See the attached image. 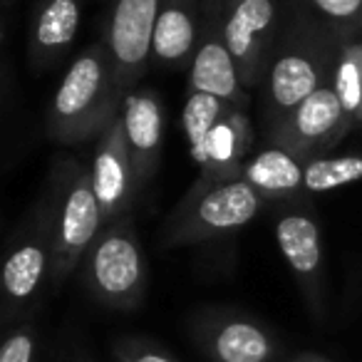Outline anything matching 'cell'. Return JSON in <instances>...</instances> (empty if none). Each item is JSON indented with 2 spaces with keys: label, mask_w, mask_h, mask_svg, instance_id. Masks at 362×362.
Wrapping results in <instances>:
<instances>
[{
  "label": "cell",
  "mask_w": 362,
  "mask_h": 362,
  "mask_svg": "<svg viewBox=\"0 0 362 362\" xmlns=\"http://www.w3.org/2000/svg\"><path fill=\"white\" fill-rule=\"evenodd\" d=\"M345 42L317 21L303 3L278 33L271 65L263 80V119L266 134L286 122L308 97L332 80Z\"/></svg>",
  "instance_id": "obj_1"
},
{
  "label": "cell",
  "mask_w": 362,
  "mask_h": 362,
  "mask_svg": "<svg viewBox=\"0 0 362 362\" xmlns=\"http://www.w3.org/2000/svg\"><path fill=\"white\" fill-rule=\"evenodd\" d=\"M124 90L112 67L107 42H92L70 62L52 95L45 129L57 144H80L100 136L119 115Z\"/></svg>",
  "instance_id": "obj_2"
},
{
  "label": "cell",
  "mask_w": 362,
  "mask_h": 362,
  "mask_svg": "<svg viewBox=\"0 0 362 362\" xmlns=\"http://www.w3.org/2000/svg\"><path fill=\"white\" fill-rule=\"evenodd\" d=\"M45 197L52 211V276L50 291L57 293L82 266L87 251L105 228L102 206L92 187V171L77 156L52 161Z\"/></svg>",
  "instance_id": "obj_3"
},
{
  "label": "cell",
  "mask_w": 362,
  "mask_h": 362,
  "mask_svg": "<svg viewBox=\"0 0 362 362\" xmlns=\"http://www.w3.org/2000/svg\"><path fill=\"white\" fill-rule=\"evenodd\" d=\"M263 199L243 179L209 181L197 176L161 231L166 248L197 246L241 231L261 214Z\"/></svg>",
  "instance_id": "obj_4"
},
{
  "label": "cell",
  "mask_w": 362,
  "mask_h": 362,
  "mask_svg": "<svg viewBox=\"0 0 362 362\" xmlns=\"http://www.w3.org/2000/svg\"><path fill=\"white\" fill-rule=\"evenodd\" d=\"M82 286L102 308L119 313L139 310L149 291L144 246L129 216L102 228L80 266Z\"/></svg>",
  "instance_id": "obj_5"
},
{
  "label": "cell",
  "mask_w": 362,
  "mask_h": 362,
  "mask_svg": "<svg viewBox=\"0 0 362 362\" xmlns=\"http://www.w3.org/2000/svg\"><path fill=\"white\" fill-rule=\"evenodd\" d=\"M52 211L42 194L40 202L28 211L8 243L3 263V317L6 322H21L23 315L37 305L42 288L50 286L52 276Z\"/></svg>",
  "instance_id": "obj_6"
},
{
  "label": "cell",
  "mask_w": 362,
  "mask_h": 362,
  "mask_svg": "<svg viewBox=\"0 0 362 362\" xmlns=\"http://www.w3.org/2000/svg\"><path fill=\"white\" fill-rule=\"evenodd\" d=\"M187 330L209 362H276L283 352L276 332L238 308H199Z\"/></svg>",
  "instance_id": "obj_7"
},
{
  "label": "cell",
  "mask_w": 362,
  "mask_h": 362,
  "mask_svg": "<svg viewBox=\"0 0 362 362\" xmlns=\"http://www.w3.org/2000/svg\"><path fill=\"white\" fill-rule=\"evenodd\" d=\"M273 231L310 315L315 320H325V251H322V231L315 214L300 204H286L276 216Z\"/></svg>",
  "instance_id": "obj_8"
},
{
  "label": "cell",
  "mask_w": 362,
  "mask_h": 362,
  "mask_svg": "<svg viewBox=\"0 0 362 362\" xmlns=\"http://www.w3.org/2000/svg\"><path fill=\"white\" fill-rule=\"evenodd\" d=\"M278 0H226L223 37L248 92L263 87L278 40Z\"/></svg>",
  "instance_id": "obj_9"
},
{
  "label": "cell",
  "mask_w": 362,
  "mask_h": 362,
  "mask_svg": "<svg viewBox=\"0 0 362 362\" xmlns=\"http://www.w3.org/2000/svg\"><path fill=\"white\" fill-rule=\"evenodd\" d=\"M223 8L226 0H204L202 28H199L197 52L189 65L187 92H206L238 110H246L251 105V92L243 87L238 67L223 37Z\"/></svg>",
  "instance_id": "obj_10"
},
{
  "label": "cell",
  "mask_w": 362,
  "mask_h": 362,
  "mask_svg": "<svg viewBox=\"0 0 362 362\" xmlns=\"http://www.w3.org/2000/svg\"><path fill=\"white\" fill-rule=\"evenodd\" d=\"M161 0H115L105 25V42L112 57V67L124 95L144 77L151 62L156 23Z\"/></svg>",
  "instance_id": "obj_11"
},
{
  "label": "cell",
  "mask_w": 362,
  "mask_h": 362,
  "mask_svg": "<svg viewBox=\"0 0 362 362\" xmlns=\"http://www.w3.org/2000/svg\"><path fill=\"white\" fill-rule=\"evenodd\" d=\"M350 129L352 124L345 115L342 100L327 82L313 92L296 112H291L281 127L266 134V139L271 144L286 146L303 159H313L340 144Z\"/></svg>",
  "instance_id": "obj_12"
},
{
  "label": "cell",
  "mask_w": 362,
  "mask_h": 362,
  "mask_svg": "<svg viewBox=\"0 0 362 362\" xmlns=\"http://www.w3.org/2000/svg\"><path fill=\"white\" fill-rule=\"evenodd\" d=\"M90 171H92V187H95L97 202L102 206L105 226L124 218L129 214L132 204L141 194V189L134 174V164H132L129 146H127L122 112L100 134Z\"/></svg>",
  "instance_id": "obj_13"
},
{
  "label": "cell",
  "mask_w": 362,
  "mask_h": 362,
  "mask_svg": "<svg viewBox=\"0 0 362 362\" xmlns=\"http://www.w3.org/2000/svg\"><path fill=\"white\" fill-rule=\"evenodd\" d=\"M122 122L136 181L144 189L159 171L164 146V107L159 95L146 87L129 90L122 102Z\"/></svg>",
  "instance_id": "obj_14"
},
{
  "label": "cell",
  "mask_w": 362,
  "mask_h": 362,
  "mask_svg": "<svg viewBox=\"0 0 362 362\" xmlns=\"http://www.w3.org/2000/svg\"><path fill=\"white\" fill-rule=\"evenodd\" d=\"M305 164L308 159L293 154L286 146L271 144L253 151L243 164L241 179L271 204H298L305 197Z\"/></svg>",
  "instance_id": "obj_15"
},
{
  "label": "cell",
  "mask_w": 362,
  "mask_h": 362,
  "mask_svg": "<svg viewBox=\"0 0 362 362\" xmlns=\"http://www.w3.org/2000/svg\"><path fill=\"white\" fill-rule=\"evenodd\" d=\"M82 23L80 0H35L28 57L33 70H50L65 60Z\"/></svg>",
  "instance_id": "obj_16"
},
{
  "label": "cell",
  "mask_w": 362,
  "mask_h": 362,
  "mask_svg": "<svg viewBox=\"0 0 362 362\" xmlns=\"http://www.w3.org/2000/svg\"><path fill=\"white\" fill-rule=\"evenodd\" d=\"M253 127L246 110L233 107L209 134L204 159L199 164V176L209 181H233L241 179L243 164L253 154Z\"/></svg>",
  "instance_id": "obj_17"
},
{
  "label": "cell",
  "mask_w": 362,
  "mask_h": 362,
  "mask_svg": "<svg viewBox=\"0 0 362 362\" xmlns=\"http://www.w3.org/2000/svg\"><path fill=\"white\" fill-rule=\"evenodd\" d=\"M204 0H161L151 60L166 67L192 65L202 28Z\"/></svg>",
  "instance_id": "obj_18"
},
{
  "label": "cell",
  "mask_w": 362,
  "mask_h": 362,
  "mask_svg": "<svg viewBox=\"0 0 362 362\" xmlns=\"http://www.w3.org/2000/svg\"><path fill=\"white\" fill-rule=\"evenodd\" d=\"M233 110V105L218 100L206 92H187V105H184V115H181V127L189 141V151H192L194 164H202L204 149H206L209 134L216 129V124Z\"/></svg>",
  "instance_id": "obj_19"
},
{
  "label": "cell",
  "mask_w": 362,
  "mask_h": 362,
  "mask_svg": "<svg viewBox=\"0 0 362 362\" xmlns=\"http://www.w3.org/2000/svg\"><path fill=\"white\" fill-rule=\"evenodd\" d=\"M362 181V151L350 154H320L308 159L305 164V192L327 194L342 189L347 184Z\"/></svg>",
  "instance_id": "obj_20"
},
{
  "label": "cell",
  "mask_w": 362,
  "mask_h": 362,
  "mask_svg": "<svg viewBox=\"0 0 362 362\" xmlns=\"http://www.w3.org/2000/svg\"><path fill=\"white\" fill-rule=\"evenodd\" d=\"M330 85L335 87L337 97L342 100L345 115L355 127L362 122V40H350L342 45L340 60L332 72Z\"/></svg>",
  "instance_id": "obj_21"
},
{
  "label": "cell",
  "mask_w": 362,
  "mask_h": 362,
  "mask_svg": "<svg viewBox=\"0 0 362 362\" xmlns=\"http://www.w3.org/2000/svg\"><path fill=\"white\" fill-rule=\"evenodd\" d=\"M303 3L342 42L357 40L362 35V0H303Z\"/></svg>",
  "instance_id": "obj_22"
},
{
  "label": "cell",
  "mask_w": 362,
  "mask_h": 362,
  "mask_svg": "<svg viewBox=\"0 0 362 362\" xmlns=\"http://www.w3.org/2000/svg\"><path fill=\"white\" fill-rule=\"evenodd\" d=\"M112 362H179L161 342L146 335H124L112 342Z\"/></svg>",
  "instance_id": "obj_23"
},
{
  "label": "cell",
  "mask_w": 362,
  "mask_h": 362,
  "mask_svg": "<svg viewBox=\"0 0 362 362\" xmlns=\"http://www.w3.org/2000/svg\"><path fill=\"white\" fill-rule=\"evenodd\" d=\"M0 362H40V340L30 322H16L0 345Z\"/></svg>",
  "instance_id": "obj_24"
},
{
  "label": "cell",
  "mask_w": 362,
  "mask_h": 362,
  "mask_svg": "<svg viewBox=\"0 0 362 362\" xmlns=\"http://www.w3.org/2000/svg\"><path fill=\"white\" fill-rule=\"evenodd\" d=\"M288 362H332V360H330V357H325V355L305 352V355H298V357H293V360H288Z\"/></svg>",
  "instance_id": "obj_25"
},
{
  "label": "cell",
  "mask_w": 362,
  "mask_h": 362,
  "mask_svg": "<svg viewBox=\"0 0 362 362\" xmlns=\"http://www.w3.org/2000/svg\"><path fill=\"white\" fill-rule=\"evenodd\" d=\"M11 6H13V0H3V23H8V16H11Z\"/></svg>",
  "instance_id": "obj_26"
},
{
  "label": "cell",
  "mask_w": 362,
  "mask_h": 362,
  "mask_svg": "<svg viewBox=\"0 0 362 362\" xmlns=\"http://www.w3.org/2000/svg\"><path fill=\"white\" fill-rule=\"evenodd\" d=\"M72 362H90V360H72Z\"/></svg>",
  "instance_id": "obj_27"
}]
</instances>
